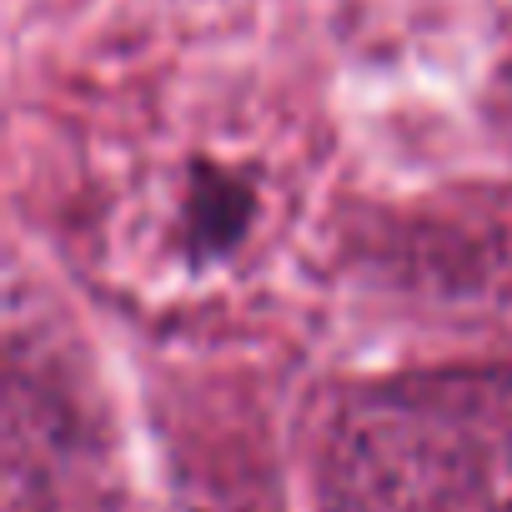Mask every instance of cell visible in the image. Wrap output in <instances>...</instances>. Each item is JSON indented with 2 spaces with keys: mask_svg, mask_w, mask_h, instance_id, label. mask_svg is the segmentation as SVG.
<instances>
[{
  "mask_svg": "<svg viewBox=\"0 0 512 512\" xmlns=\"http://www.w3.org/2000/svg\"><path fill=\"white\" fill-rule=\"evenodd\" d=\"M477 512H512V482L502 487V492H492V497H482V507Z\"/></svg>",
  "mask_w": 512,
  "mask_h": 512,
  "instance_id": "cell-1",
  "label": "cell"
}]
</instances>
